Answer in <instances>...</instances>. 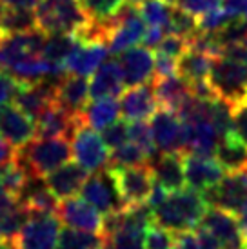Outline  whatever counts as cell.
Returning <instances> with one entry per match:
<instances>
[{
  "mask_svg": "<svg viewBox=\"0 0 247 249\" xmlns=\"http://www.w3.org/2000/svg\"><path fill=\"white\" fill-rule=\"evenodd\" d=\"M175 249H202L196 231H182L175 233Z\"/></svg>",
  "mask_w": 247,
  "mask_h": 249,
  "instance_id": "obj_49",
  "label": "cell"
},
{
  "mask_svg": "<svg viewBox=\"0 0 247 249\" xmlns=\"http://www.w3.org/2000/svg\"><path fill=\"white\" fill-rule=\"evenodd\" d=\"M125 2H129V4H133V6H140V4H144L145 0H125Z\"/></svg>",
  "mask_w": 247,
  "mask_h": 249,
  "instance_id": "obj_56",
  "label": "cell"
},
{
  "mask_svg": "<svg viewBox=\"0 0 247 249\" xmlns=\"http://www.w3.org/2000/svg\"><path fill=\"white\" fill-rule=\"evenodd\" d=\"M187 48H189V44H187L185 38H182L178 35H173V33H167L164 36V40L158 44L157 51L164 53V55L175 56V58H180L187 51Z\"/></svg>",
  "mask_w": 247,
  "mask_h": 249,
  "instance_id": "obj_43",
  "label": "cell"
},
{
  "mask_svg": "<svg viewBox=\"0 0 247 249\" xmlns=\"http://www.w3.org/2000/svg\"><path fill=\"white\" fill-rule=\"evenodd\" d=\"M73 157L71 142L66 137L31 140L28 145L17 149V159L20 160L33 178H44L46 175L64 166Z\"/></svg>",
  "mask_w": 247,
  "mask_h": 249,
  "instance_id": "obj_3",
  "label": "cell"
},
{
  "mask_svg": "<svg viewBox=\"0 0 247 249\" xmlns=\"http://www.w3.org/2000/svg\"><path fill=\"white\" fill-rule=\"evenodd\" d=\"M144 164H149V157L145 155L144 149H140L135 142H125L124 145L113 149L107 166L133 167V166H144Z\"/></svg>",
  "mask_w": 247,
  "mask_h": 249,
  "instance_id": "obj_34",
  "label": "cell"
},
{
  "mask_svg": "<svg viewBox=\"0 0 247 249\" xmlns=\"http://www.w3.org/2000/svg\"><path fill=\"white\" fill-rule=\"evenodd\" d=\"M153 91L157 97L158 107L176 111L184 98L191 93V86L180 75L165 76V78H153Z\"/></svg>",
  "mask_w": 247,
  "mask_h": 249,
  "instance_id": "obj_24",
  "label": "cell"
},
{
  "mask_svg": "<svg viewBox=\"0 0 247 249\" xmlns=\"http://www.w3.org/2000/svg\"><path fill=\"white\" fill-rule=\"evenodd\" d=\"M151 131L160 153H184L185 135L184 122L171 109L158 107L151 117Z\"/></svg>",
  "mask_w": 247,
  "mask_h": 249,
  "instance_id": "obj_11",
  "label": "cell"
},
{
  "mask_svg": "<svg viewBox=\"0 0 247 249\" xmlns=\"http://www.w3.org/2000/svg\"><path fill=\"white\" fill-rule=\"evenodd\" d=\"M102 139L107 145V149H117L124 145L129 139V124L127 120H115L113 124L102 129Z\"/></svg>",
  "mask_w": 247,
  "mask_h": 249,
  "instance_id": "obj_42",
  "label": "cell"
},
{
  "mask_svg": "<svg viewBox=\"0 0 247 249\" xmlns=\"http://www.w3.org/2000/svg\"><path fill=\"white\" fill-rule=\"evenodd\" d=\"M56 216L68 228L102 235V216L84 198L71 196V198L60 200L56 208Z\"/></svg>",
  "mask_w": 247,
  "mask_h": 249,
  "instance_id": "obj_14",
  "label": "cell"
},
{
  "mask_svg": "<svg viewBox=\"0 0 247 249\" xmlns=\"http://www.w3.org/2000/svg\"><path fill=\"white\" fill-rule=\"evenodd\" d=\"M234 17L226 7H214L207 13L196 17V22H198V31H204V33H218L222 28H226L229 22L233 20Z\"/></svg>",
  "mask_w": 247,
  "mask_h": 249,
  "instance_id": "obj_40",
  "label": "cell"
},
{
  "mask_svg": "<svg viewBox=\"0 0 247 249\" xmlns=\"http://www.w3.org/2000/svg\"><path fill=\"white\" fill-rule=\"evenodd\" d=\"M106 242H107V238L98 233L64 228L58 233L55 249H100Z\"/></svg>",
  "mask_w": 247,
  "mask_h": 249,
  "instance_id": "obj_30",
  "label": "cell"
},
{
  "mask_svg": "<svg viewBox=\"0 0 247 249\" xmlns=\"http://www.w3.org/2000/svg\"><path fill=\"white\" fill-rule=\"evenodd\" d=\"M175 4L169 0H145L140 4V15L149 26H162L167 29ZM169 31V29H167Z\"/></svg>",
  "mask_w": 247,
  "mask_h": 249,
  "instance_id": "obj_33",
  "label": "cell"
},
{
  "mask_svg": "<svg viewBox=\"0 0 247 249\" xmlns=\"http://www.w3.org/2000/svg\"><path fill=\"white\" fill-rule=\"evenodd\" d=\"M60 233V220L53 213H29L15 240L17 249H55Z\"/></svg>",
  "mask_w": 247,
  "mask_h": 249,
  "instance_id": "obj_9",
  "label": "cell"
},
{
  "mask_svg": "<svg viewBox=\"0 0 247 249\" xmlns=\"http://www.w3.org/2000/svg\"><path fill=\"white\" fill-rule=\"evenodd\" d=\"M0 137L15 149L28 145L36 137L35 120L15 104L0 106Z\"/></svg>",
  "mask_w": 247,
  "mask_h": 249,
  "instance_id": "obj_13",
  "label": "cell"
},
{
  "mask_svg": "<svg viewBox=\"0 0 247 249\" xmlns=\"http://www.w3.org/2000/svg\"><path fill=\"white\" fill-rule=\"evenodd\" d=\"M214 159L229 173L247 171V145L231 133L220 139L214 151Z\"/></svg>",
  "mask_w": 247,
  "mask_h": 249,
  "instance_id": "obj_26",
  "label": "cell"
},
{
  "mask_svg": "<svg viewBox=\"0 0 247 249\" xmlns=\"http://www.w3.org/2000/svg\"><path fill=\"white\" fill-rule=\"evenodd\" d=\"M88 177H89L88 171L80 164L66 162L64 166L56 167L55 171L46 175L44 182H46L49 191L55 195L58 200H66V198L76 196V193H80V189H82L84 182L88 180Z\"/></svg>",
  "mask_w": 247,
  "mask_h": 249,
  "instance_id": "obj_19",
  "label": "cell"
},
{
  "mask_svg": "<svg viewBox=\"0 0 247 249\" xmlns=\"http://www.w3.org/2000/svg\"><path fill=\"white\" fill-rule=\"evenodd\" d=\"M18 86H20L18 78H15L6 70H0V106L9 104L13 100L18 91Z\"/></svg>",
  "mask_w": 247,
  "mask_h": 249,
  "instance_id": "obj_46",
  "label": "cell"
},
{
  "mask_svg": "<svg viewBox=\"0 0 247 249\" xmlns=\"http://www.w3.org/2000/svg\"><path fill=\"white\" fill-rule=\"evenodd\" d=\"M104 28H106V44L111 55H120L124 51L135 48L144 40L147 31L140 9L129 2H124L117 15L111 20L104 22Z\"/></svg>",
  "mask_w": 247,
  "mask_h": 249,
  "instance_id": "obj_4",
  "label": "cell"
},
{
  "mask_svg": "<svg viewBox=\"0 0 247 249\" xmlns=\"http://www.w3.org/2000/svg\"><path fill=\"white\" fill-rule=\"evenodd\" d=\"M40 0H0V4L13 9H35Z\"/></svg>",
  "mask_w": 247,
  "mask_h": 249,
  "instance_id": "obj_54",
  "label": "cell"
},
{
  "mask_svg": "<svg viewBox=\"0 0 247 249\" xmlns=\"http://www.w3.org/2000/svg\"><path fill=\"white\" fill-rule=\"evenodd\" d=\"M124 73V84L127 88L140 86V84L151 82L155 76V55L151 48H131L122 53L120 58Z\"/></svg>",
  "mask_w": 247,
  "mask_h": 249,
  "instance_id": "obj_18",
  "label": "cell"
},
{
  "mask_svg": "<svg viewBox=\"0 0 247 249\" xmlns=\"http://www.w3.org/2000/svg\"><path fill=\"white\" fill-rule=\"evenodd\" d=\"M35 15L36 26L46 35L78 33L84 36L93 24V20L80 7L78 0H40L38 6L35 7Z\"/></svg>",
  "mask_w": 247,
  "mask_h": 249,
  "instance_id": "obj_2",
  "label": "cell"
},
{
  "mask_svg": "<svg viewBox=\"0 0 247 249\" xmlns=\"http://www.w3.org/2000/svg\"><path fill=\"white\" fill-rule=\"evenodd\" d=\"M144 233L145 229L137 228L125 220L124 213V226L113 235L111 246L113 249H144Z\"/></svg>",
  "mask_w": 247,
  "mask_h": 249,
  "instance_id": "obj_36",
  "label": "cell"
},
{
  "mask_svg": "<svg viewBox=\"0 0 247 249\" xmlns=\"http://www.w3.org/2000/svg\"><path fill=\"white\" fill-rule=\"evenodd\" d=\"M118 115H120V102H117L115 97H106L96 98L91 104H88L78 117L86 125L102 131L104 127L118 120Z\"/></svg>",
  "mask_w": 247,
  "mask_h": 249,
  "instance_id": "obj_27",
  "label": "cell"
},
{
  "mask_svg": "<svg viewBox=\"0 0 247 249\" xmlns=\"http://www.w3.org/2000/svg\"><path fill=\"white\" fill-rule=\"evenodd\" d=\"M4 249H17V246H15V244H6Z\"/></svg>",
  "mask_w": 247,
  "mask_h": 249,
  "instance_id": "obj_57",
  "label": "cell"
},
{
  "mask_svg": "<svg viewBox=\"0 0 247 249\" xmlns=\"http://www.w3.org/2000/svg\"><path fill=\"white\" fill-rule=\"evenodd\" d=\"M169 195H167V191H165V187L160 184V182H153V187H151V193H149V198H147V206L155 211V209H158L162 204L165 202V198H167Z\"/></svg>",
  "mask_w": 247,
  "mask_h": 249,
  "instance_id": "obj_51",
  "label": "cell"
},
{
  "mask_svg": "<svg viewBox=\"0 0 247 249\" xmlns=\"http://www.w3.org/2000/svg\"><path fill=\"white\" fill-rule=\"evenodd\" d=\"M89 100V82L86 76L66 75L56 86V104H60L73 117H78Z\"/></svg>",
  "mask_w": 247,
  "mask_h": 249,
  "instance_id": "obj_22",
  "label": "cell"
},
{
  "mask_svg": "<svg viewBox=\"0 0 247 249\" xmlns=\"http://www.w3.org/2000/svg\"><path fill=\"white\" fill-rule=\"evenodd\" d=\"M109 55L107 44L102 40H84L78 48L66 58L64 68L69 75L88 76L93 75Z\"/></svg>",
  "mask_w": 247,
  "mask_h": 249,
  "instance_id": "obj_16",
  "label": "cell"
},
{
  "mask_svg": "<svg viewBox=\"0 0 247 249\" xmlns=\"http://www.w3.org/2000/svg\"><path fill=\"white\" fill-rule=\"evenodd\" d=\"M214 58L216 56H211L207 53L187 48V51L178 58V75L189 84L207 80Z\"/></svg>",
  "mask_w": 247,
  "mask_h": 249,
  "instance_id": "obj_28",
  "label": "cell"
},
{
  "mask_svg": "<svg viewBox=\"0 0 247 249\" xmlns=\"http://www.w3.org/2000/svg\"><path fill=\"white\" fill-rule=\"evenodd\" d=\"M124 2L125 0H78V4L86 11V15L98 24L111 20L118 9L124 6Z\"/></svg>",
  "mask_w": 247,
  "mask_h": 249,
  "instance_id": "obj_35",
  "label": "cell"
},
{
  "mask_svg": "<svg viewBox=\"0 0 247 249\" xmlns=\"http://www.w3.org/2000/svg\"><path fill=\"white\" fill-rule=\"evenodd\" d=\"M15 157H17V149L9 142L0 139V167L9 164L11 160H15Z\"/></svg>",
  "mask_w": 247,
  "mask_h": 249,
  "instance_id": "obj_53",
  "label": "cell"
},
{
  "mask_svg": "<svg viewBox=\"0 0 247 249\" xmlns=\"http://www.w3.org/2000/svg\"><path fill=\"white\" fill-rule=\"evenodd\" d=\"M220 244V249H247V238L242 233L238 216L220 208H207L200 222Z\"/></svg>",
  "mask_w": 247,
  "mask_h": 249,
  "instance_id": "obj_10",
  "label": "cell"
},
{
  "mask_svg": "<svg viewBox=\"0 0 247 249\" xmlns=\"http://www.w3.org/2000/svg\"><path fill=\"white\" fill-rule=\"evenodd\" d=\"M4 246H6V242H4L2 238H0V249H4Z\"/></svg>",
  "mask_w": 247,
  "mask_h": 249,
  "instance_id": "obj_58",
  "label": "cell"
},
{
  "mask_svg": "<svg viewBox=\"0 0 247 249\" xmlns=\"http://www.w3.org/2000/svg\"><path fill=\"white\" fill-rule=\"evenodd\" d=\"M207 202L204 195L196 189H180L171 193L158 209L153 211V220L171 233L193 231L200 226L202 216L207 211Z\"/></svg>",
  "mask_w": 247,
  "mask_h": 249,
  "instance_id": "obj_1",
  "label": "cell"
},
{
  "mask_svg": "<svg viewBox=\"0 0 247 249\" xmlns=\"http://www.w3.org/2000/svg\"><path fill=\"white\" fill-rule=\"evenodd\" d=\"M80 193H82L84 200L89 202L91 206L102 214L125 208L118 196L115 182H113L107 169L91 173L88 180L84 182Z\"/></svg>",
  "mask_w": 247,
  "mask_h": 249,
  "instance_id": "obj_12",
  "label": "cell"
},
{
  "mask_svg": "<svg viewBox=\"0 0 247 249\" xmlns=\"http://www.w3.org/2000/svg\"><path fill=\"white\" fill-rule=\"evenodd\" d=\"M129 139H131V142H135L140 149H144L145 155L149 157V162L158 155V149L155 147L157 144H155V139H153L151 125L145 124V120L131 122L129 124Z\"/></svg>",
  "mask_w": 247,
  "mask_h": 249,
  "instance_id": "obj_39",
  "label": "cell"
},
{
  "mask_svg": "<svg viewBox=\"0 0 247 249\" xmlns=\"http://www.w3.org/2000/svg\"><path fill=\"white\" fill-rule=\"evenodd\" d=\"M153 177L165 187L167 193H175L185 187L184 153H160L149 162Z\"/></svg>",
  "mask_w": 247,
  "mask_h": 249,
  "instance_id": "obj_21",
  "label": "cell"
},
{
  "mask_svg": "<svg viewBox=\"0 0 247 249\" xmlns=\"http://www.w3.org/2000/svg\"><path fill=\"white\" fill-rule=\"evenodd\" d=\"M207 80L214 95L234 106L247 98V66L234 58L220 55L213 60Z\"/></svg>",
  "mask_w": 247,
  "mask_h": 249,
  "instance_id": "obj_5",
  "label": "cell"
},
{
  "mask_svg": "<svg viewBox=\"0 0 247 249\" xmlns=\"http://www.w3.org/2000/svg\"><path fill=\"white\" fill-rule=\"evenodd\" d=\"M207 206L226 209L229 213L240 216L247 211V171L231 173L224 177L216 186L204 191Z\"/></svg>",
  "mask_w": 247,
  "mask_h": 249,
  "instance_id": "obj_8",
  "label": "cell"
},
{
  "mask_svg": "<svg viewBox=\"0 0 247 249\" xmlns=\"http://www.w3.org/2000/svg\"><path fill=\"white\" fill-rule=\"evenodd\" d=\"M9 73L20 82H40L46 80L49 73V60L42 55H31L22 58L9 70Z\"/></svg>",
  "mask_w": 247,
  "mask_h": 249,
  "instance_id": "obj_31",
  "label": "cell"
},
{
  "mask_svg": "<svg viewBox=\"0 0 247 249\" xmlns=\"http://www.w3.org/2000/svg\"><path fill=\"white\" fill-rule=\"evenodd\" d=\"M124 73L120 60H106V62L95 71V76L89 84V98H106V97H115L124 93Z\"/></svg>",
  "mask_w": 247,
  "mask_h": 249,
  "instance_id": "obj_23",
  "label": "cell"
},
{
  "mask_svg": "<svg viewBox=\"0 0 247 249\" xmlns=\"http://www.w3.org/2000/svg\"><path fill=\"white\" fill-rule=\"evenodd\" d=\"M111 178L115 182L117 193L120 196L124 206H137V204H145L151 193L153 182V169L149 164L133 167H115L107 166Z\"/></svg>",
  "mask_w": 247,
  "mask_h": 249,
  "instance_id": "obj_6",
  "label": "cell"
},
{
  "mask_svg": "<svg viewBox=\"0 0 247 249\" xmlns=\"http://www.w3.org/2000/svg\"><path fill=\"white\" fill-rule=\"evenodd\" d=\"M176 6L185 9L187 13L200 17V15L211 11L214 7L222 6V0H176Z\"/></svg>",
  "mask_w": 247,
  "mask_h": 249,
  "instance_id": "obj_47",
  "label": "cell"
},
{
  "mask_svg": "<svg viewBox=\"0 0 247 249\" xmlns=\"http://www.w3.org/2000/svg\"><path fill=\"white\" fill-rule=\"evenodd\" d=\"M224 7H226L233 17L247 18V0H226Z\"/></svg>",
  "mask_w": 247,
  "mask_h": 249,
  "instance_id": "obj_52",
  "label": "cell"
},
{
  "mask_svg": "<svg viewBox=\"0 0 247 249\" xmlns=\"http://www.w3.org/2000/svg\"><path fill=\"white\" fill-rule=\"evenodd\" d=\"M20 198L11 195L9 191H6L4 187H0V218L7 216L9 213H13L20 208Z\"/></svg>",
  "mask_w": 247,
  "mask_h": 249,
  "instance_id": "obj_48",
  "label": "cell"
},
{
  "mask_svg": "<svg viewBox=\"0 0 247 249\" xmlns=\"http://www.w3.org/2000/svg\"><path fill=\"white\" fill-rule=\"evenodd\" d=\"M31 178L33 177L28 173V169L17 157L9 164L0 167V187H4L6 191H9L15 196H20L24 187L28 186V182Z\"/></svg>",
  "mask_w": 247,
  "mask_h": 249,
  "instance_id": "obj_32",
  "label": "cell"
},
{
  "mask_svg": "<svg viewBox=\"0 0 247 249\" xmlns=\"http://www.w3.org/2000/svg\"><path fill=\"white\" fill-rule=\"evenodd\" d=\"M20 204L29 213H53L56 214L58 198L49 191L44 178H31L20 193Z\"/></svg>",
  "mask_w": 247,
  "mask_h": 249,
  "instance_id": "obj_25",
  "label": "cell"
},
{
  "mask_svg": "<svg viewBox=\"0 0 247 249\" xmlns=\"http://www.w3.org/2000/svg\"><path fill=\"white\" fill-rule=\"evenodd\" d=\"M69 140H71L73 159L88 173H96V171H102L107 167L109 164L107 145L104 142L102 135H98L93 127L86 125L80 120Z\"/></svg>",
  "mask_w": 247,
  "mask_h": 249,
  "instance_id": "obj_7",
  "label": "cell"
},
{
  "mask_svg": "<svg viewBox=\"0 0 247 249\" xmlns=\"http://www.w3.org/2000/svg\"><path fill=\"white\" fill-rule=\"evenodd\" d=\"M80 122V117H73L60 104H49L42 111L38 118L35 120L36 125V137L38 139H51V137H66L71 139L76 124Z\"/></svg>",
  "mask_w": 247,
  "mask_h": 249,
  "instance_id": "obj_20",
  "label": "cell"
},
{
  "mask_svg": "<svg viewBox=\"0 0 247 249\" xmlns=\"http://www.w3.org/2000/svg\"><path fill=\"white\" fill-rule=\"evenodd\" d=\"M82 36L78 33H55V35H48L44 48H42L40 55L49 60V62L64 64L73 51H75L80 44H82Z\"/></svg>",
  "mask_w": 247,
  "mask_h": 249,
  "instance_id": "obj_29",
  "label": "cell"
},
{
  "mask_svg": "<svg viewBox=\"0 0 247 249\" xmlns=\"http://www.w3.org/2000/svg\"><path fill=\"white\" fill-rule=\"evenodd\" d=\"M144 249H175V233L158 224H149L144 233Z\"/></svg>",
  "mask_w": 247,
  "mask_h": 249,
  "instance_id": "obj_41",
  "label": "cell"
},
{
  "mask_svg": "<svg viewBox=\"0 0 247 249\" xmlns=\"http://www.w3.org/2000/svg\"><path fill=\"white\" fill-rule=\"evenodd\" d=\"M238 222H240L242 233H244V235H246V238H247V211H246V213H242L240 216H238Z\"/></svg>",
  "mask_w": 247,
  "mask_h": 249,
  "instance_id": "obj_55",
  "label": "cell"
},
{
  "mask_svg": "<svg viewBox=\"0 0 247 249\" xmlns=\"http://www.w3.org/2000/svg\"><path fill=\"white\" fill-rule=\"evenodd\" d=\"M233 135L247 145V98L233 106Z\"/></svg>",
  "mask_w": 247,
  "mask_h": 249,
  "instance_id": "obj_44",
  "label": "cell"
},
{
  "mask_svg": "<svg viewBox=\"0 0 247 249\" xmlns=\"http://www.w3.org/2000/svg\"><path fill=\"white\" fill-rule=\"evenodd\" d=\"M158 109V102L153 91V84L145 82L140 86H133L122 93L120 98V113L125 120L137 122L151 118Z\"/></svg>",
  "mask_w": 247,
  "mask_h": 249,
  "instance_id": "obj_17",
  "label": "cell"
},
{
  "mask_svg": "<svg viewBox=\"0 0 247 249\" xmlns=\"http://www.w3.org/2000/svg\"><path fill=\"white\" fill-rule=\"evenodd\" d=\"M184 169L187 186L200 193L216 186L226 177L224 175L226 169L220 166L214 157H200V155L184 153Z\"/></svg>",
  "mask_w": 247,
  "mask_h": 249,
  "instance_id": "obj_15",
  "label": "cell"
},
{
  "mask_svg": "<svg viewBox=\"0 0 247 249\" xmlns=\"http://www.w3.org/2000/svg\"><path fill=\"white\" fill-rule=\"evenodd\" d=\"M29 218V211L24 206L9 213L7 216L0 218V238L6 244H15L17 236L20 233V229L24 228V224Z\"/></svg>",
  "mask_w": 247,
  "mask_h": 249,
  "instance_id": "obj_38",
  "label": "cell"
},
{
  "mask_svg": "<svg viewBox=\"0 0 247 249\" xmlns=\"http://www.w3.org/2000/svg\"><path fill=\"white\" fill-rule=\"evenodd\" d=\"M175 75H178V58L157 51V55H155V76L153 78H165V76Z\"/></svg>",
  "mask_w": 247,
  "mask_h": 249,
  "instance_id": "obj_45",
  "label": "cell"
},
{
  "mask_svg": "<svg viewBox=\"0 0 247 249\" xmlns=\"http://www.w3.org/2000/svg\"><path fill=\"white\" fill-rule=\"evenodd\" d=\"M169 31L165 28H162V26H149V29L145 31V35H144V44L147 46V48H151V49H157L158 48V44L164 40V36L167 35Z\"/></svg>",
  "mask_w": 247,
  "mask_h": 249,
  "instance_id": "obj_50",
  "label": "cell"
},
{
  "mask_svg": "<svg viewBox=\"0 0 247 249\" xmlns=\"http://www.w3.org/2000/svg\"><path fill=\"white\" fill-rule=\"evenodd\" d=\"M169 33L173 35H178L185 40H189L191 36H194L198 33V22H196V17L191 13H187L185 9L178 7L175 4L171 13V20H169Z\"/></svg>",
  "mask_w": 247,
  "mask_h": 249,
  "instance_id": "obj_37",
  "label": "cell"
}]
</instances>
